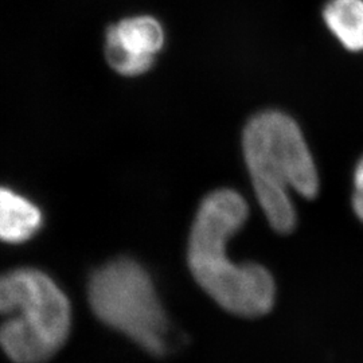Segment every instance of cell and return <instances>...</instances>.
Masks as SVG:
<instances>
[{
  "label": "cell",
  "mask_w": 363,
  "mask_h": 363,
  "mask_svg": "<svg viewBox=\"0 0 363 363\" xmlns=\"http://www.w3.org/2000/svg\"><path fill=\"white\" fill-rule=\"evenodd\" d=\"M247 201L230 189L208 194L196 211L187 259L196 283L226 311L257 318L272 310V274L253 262L234 264L226 256L229 238L245 223Z\"/></svg>",
  "instance_id": "obj_1"
},
{
  "label": "cell",
  "mask_w": 363,
  "mask_h": 363,
  "mask_svg": "<svg viewBox=\"0 0 363 363\" xmlns=\"http://www.w3.org/2000/svg\"><path fill=\"white\" fill-rule=\"evenodd\" d=\"M0 346L16 363L48 361L70 331V303L52 279L35 269L0 276Z\"/></svg>",
  "instance_id": "obj_3"
},
{
  "label": "cell",
  "mask_w": 363,
  "mask_h": 363,
  "mask_svg": "<svg viewBox=\"0 0 363 363\" xmlns=\"http://www.w3.org/2000/svg\"><path fill=\"white\" fill-rule=\"evenodd\" d=\"M42 223L39 208L22 195L0 187V240L11 244L27 241Z\"/></svg>",
  "instance_id": "obj_6"
},
{
  "label": "cell",
  "mask_w": 363,
  "mask_h": 363,
  "mask_svg": "<svg viewBox=\"0 0 363 363\" xmlns=\"http://www.w3.org/2000/svg\"><path fill=\"white\" fill-rule=\"evenodd\" d=\"M352 208L357 217L363 222V156L358 162L354 172V193H352Z\"/></svg>",
  "instance_id": "obj_8"
},
{
  "label": "cell",
  "mask_w": 363,
  "mask_h": 363,
  "mask_svg": "<svg viewBox=\"0 0 363 363\" xmlns=\"http://www.w3.org/2000/svg\"><path fill=\"white\" fill-rule=\"evenodd\" d=\"M244 156L259 206L273 230L291 233L296 211L289 190L304 198L319 191L311 152L294 118L280 111L257 113L245 127Z\"/></svg>",
  "instance_id": "obj_2"
},
{
  "label": "cell",
  "mask_w": 363,
  "mask_h": 363,
  "mask_svg": "<svg viewBox=\"0 0 363 363\" xmlns=\"http://www.w3.org/2000/svg\"><path fill=\"white\" fill-rule=\"evenodd\" d=\"M323 21L343 48L363 52V0H328Z\"/></svg>",
  "instance_id": "obj_7"
},
{
  "label": "cell",
  "mask_w": 363,
  "mask_h": 363,
  "mask_svg": "<svg viewBox=\"0 0 363 363\" xmlns=\"http://www.w3.org/2000/svg\"><path fill=\"white\" fill-rule=\"evenodd\" d=\"M88 294L91 310L105 325L151 354L167 351L169 320L150 274L138 261H109L93 273Z\"/></svg>",
  "instance_id": "obj_4"
},
{
  "label": "cell",
  "mask_w": 363,
  "mask_h": 363,
  "mask_svg": "<svg viewBox=\"0 0 363 363\" xmlns=\"http://www.w3.org/2000/svg\"><path fill=\"white\" fill-rule=\"evenodd\" d=\"M164 42V28L155 16L124 18L106 28L105 57L118 74L135 77L152 67Z\"/></svg>",
  "instance_id": "obj_5"
}]
</instances>
